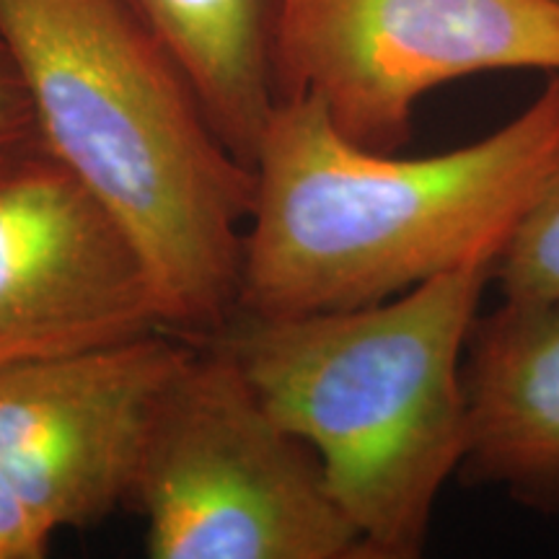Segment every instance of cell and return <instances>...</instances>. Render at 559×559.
<instances>
[{"label": "cell", "mask_w": 559, "mask_h": 559, "mask_svg": "<svg viewBox=\"0 0 559 559\" xmlns=\"http://www.w3.org/2000/svg\"><path fill=\"white\" fill-rule=\"evenodd\" d=\"M557 153L559 73L487 138L423 158L353 143L311 96L277 99L254 153L236 313L360 309L445 272L495 270Z\"/></svg>", "instance_id": "1"}, {"label": "cell", "mask_w": 559, "mask_h": 559, "mask_svg": "<svg viewBox=\"0 0 559 559\" xmlns=\"http://www.w3.org/2000/svg\"><path fill=\"white\" fill-rule=\"evenodd\" d=\"M41 148L128 230L164 330L215 337L239 300L254 169L128 0H0Z\"/></svg>", "instance_id": "2"}, {"label": "cell", "mask_w": 559, "mask_h": 559, "mask_svg": "<svg viewBox=\"0 0 559 559\" xmlns=\"http://www.w3.org/2000/svg\"><path fill=\"white\" fill-rule=\"evenodd\" d=\"M492 264L360 309L236 313L210 337L317 451L370 559H415L466 451L464 353Z\"/></svg>", "instance_id": "3"}, {"label": "cell", "mask_w": 559, "mask_h": 559, "mask_svg": "<svg viewBox=\"0 0 559 559\" xmlns=\"http://www.w3.org/2000/svg\"><path fill=\"white\" fill-rule=\"evenodd\" d=\"M128 508L153 559H370L317 451L210 340L160 400Z\"/></svg>", "instance_id": "4"}, {"label": "cell", "mask_w": 559, "mask_h": 559, "mask_svg": "<svg viewBox=\"0 0 559 559\" xmlns=\"http://www.w3.org/2000/svg\"><path fill=\"white\" fill-rule=\"evenodd\" d=\"M272 70L277 99L311 96L353 143L396 153L443 83L559 73V0H275Z\"/></svg>", "instance_id": "5"}, {"label": "cell", "mask_w": 559, "mask_h": 559, "mask_svg": "<svg viewBox=\"0 0 559 559\" xmlns=\"http://www.w3.org/2000/svg\"><path fill=\"white\" fill-rule=\"evenodd\" d=\"M192 340L153 330L0 376V466L58 531L130 506L153 419Z\"/></svg>", "instance_id": "6"}, {"label": "cell", "mask_w": 559, "mask_h": 559, "mask_svg": "<svg viewBox=\"0 0 559 559\" xmlns=\"http://www.w3.org/2000/svg\"><path fill=\"white\" fill-rule=\"evenodd\" d=\"M164 330L143 257L41 151L0 174V376Z\"/></svg>", "instance_id": "7"}, {"label": "cell", "mask_w": 559, "mask_h": 559, "mask_svg": "<svg viewBox=\"0 0 559 559\" xmlns=\"http://www.w3.org/2000/svg\"><path fill=\"white\" fill-rule=\"evenodd\" d=\"M466 477L559 508V300L477 319L464 353Z\"/></svg>", "instance_id": "8"}, {"label": "cell", "mask_w": 559, "mask_h": 559, "mask_svg": "<svg viewBox=\"0 0 559 559\" xmlns=\"http://www.w3.org/2000/svg\"><path fill=\"white\" fill-rule=\"evenodd\" d=\"M190 79L223 143L254 169L277 104L275 0H128Z\"/></svg>", "instance_id": "9"}, {"label": "cell", "mask_w": 559, "mask_h": 559, "mask_svg": "<svg viewBox=\"0 0 559 559\" xmlns=\"http://www.w3.org/2000/svg\"><path fill=\"white\" fill-rule=\"evenodd\" d=\"M506 300H559V153L495 260Z\"/></svg>", "instance_id": "10"}, {"label": "cell", "mask_w": 559, "mask_h": 559, "mask_svg": "<svg viewBox=\"0 0 559 559\" xmlns=\"http://www.w3.org/2000/svg\"><path fill=\"white\" fill-rule=\"evenodd\" d=\"M41 140L24 83L0 41V174L41 153Z\"/></svg>", "instance_id": "11"}, {"label": "cell", "mask_w": 559, "mask_h": 559, "mask_svg": "<svg viewBox=\"0 0 559 559\" xmlns=\"http://www.w3.org/2000/svg\"><path fill=\"white\" fill-rule=\"evenodd\" d=\"M55 531L0 466V559H41Z\"/></svg>", "instance_id": "12"}]
</instances>
